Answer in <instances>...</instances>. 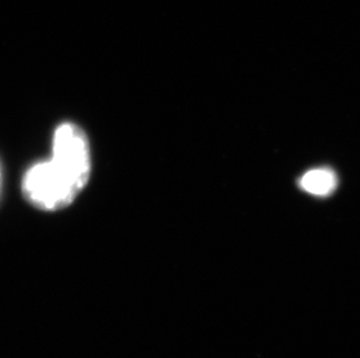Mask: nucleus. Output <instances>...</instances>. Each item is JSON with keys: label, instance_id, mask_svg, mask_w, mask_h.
I'll return each instance as SVG.
<instances>
[{"label": "nucleus", "instance_id": "nucleus-2", "mask_svg": "<svg viewBox=\"0 0 360 358\" xmlns=\"http://www.w3.org/2000/svg\"><path fill=\"white\" fill-rule=\"evenodd\" d=\"M300 186L314 196H329L336 189V173L330 169L310 170L300 179Z\"/></svg>", "mask_w": 360, "mask_h": 358}, {"label": "nucleus", "instance_id": "nucleus-3", "mask_svg": "<svg viewBox=\"0 0 360 358\" xmlns=\"http://www.w3.org/2000/svg\"><path fill=\"white\" fill-rule=\"evenodd\" d=\"M0 190H1V169H0Z\"/></svg>", "mask_w": 360, "mask_h": 358}, {"label": "nucleus", "instance_id": "nucleus-1", "mask_svg": "<svg viewBox=\"0 0 360 358\" xmlns=\"http://www.w3.org/2000/svg\"><path fill=\"white\" fill-rule=\"evenodd\" d=\"M91 152L85 133L74 124L58 126L51 159L31 166L22 179L25 197L44 211L68 206L88 184Z\"/></svg>", "mask_w": 360, "mask_h": 358}]
</instances>
